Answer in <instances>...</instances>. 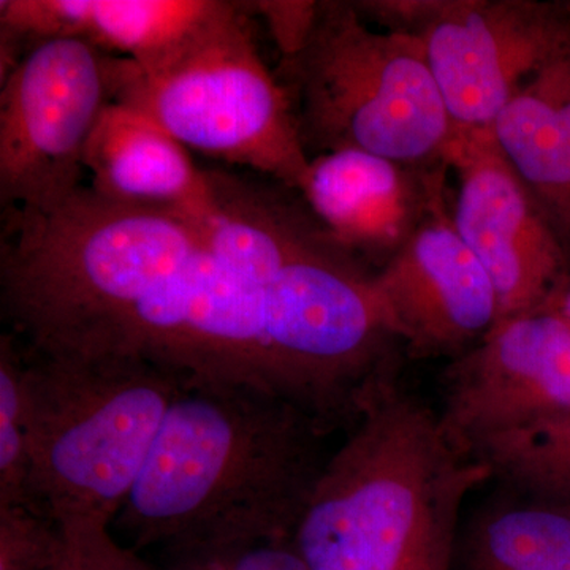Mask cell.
Instances as JSON below:
<instances>
[{
    "label": "cell",
    "mask_w": 570,
    "mask_h": 570,
    "mask_svg": "<svg viewBox=\"0 0 570 570\" xmlns=\"http://www.w3.org/2000/svg\"><path fill=\"white\" fill-rule=\"evenodd\" d=\"M275 288V264L220 249L205 214L116 204L89 186L48 212H2V316L29 351L130 356L186 389L291 403Z\"/></svg>",
    "instance_id": "6da1fadb"
},
{
    "label": "cell",
    "mask_w": 570,
    "mask_h": 570,
    "mask_svg": "<svg viewBox=\"0 0 570 570\" xmlns=\"http://www.w3.org/2000/svg\"><path fill=\"white\" fill-rule=\"evenodd\" d=\"M328 431L302 409L246 389H184L116 527L135 547L292 540L324 468Z\"/></svg>",
    "instance_id": "7a4b0ae2"
},
{
    "label": "cell",
    "mask_w": 570,
    "mask_h": 570,
    "mask_svg": "<svg viewBox=\"0 0 570 570\" xmlns=\"http://www.w3.org/2000/svg\"><path fill=\"white\" fill-rule=\"evenodd\" d=\"M490 478L387 377L325 461L292 543L309 570H452L461 502Z\"/></svg>",
    "instance_id": "3957f363"
},
{
    "label": "cell",
    "mask_w": 570,
    "mask_h": 570,
    "mask_svg": "<svg viewBox=\"0 0 570 570\" xmlns=\"http://www.w3.org/2000/svg\"><path fill=\"white\" fill-rule=\"evenodd\" d=\"M20 347L31 508L61 528L110 527L140 478L168 409L186 387L140 358Z\"/></svg>",
    "instance_id": "277c9868"
},
{
    "label": "cell",
    "mask_w": 570,
    "mask_h": 570,
    "mask_svg": "<svg viewBox=\"0 0 570 570\" xmlns=\"http://www.w3.org/2000/svg\"><path fill=\"white\" fill-rule=\"evenodd\" d=\"M275 73L311 159L362 151L448 164L452 121L422 41L374 31L354 2H317L305 41Z\"/></svg>",
    "instance_id": "5b68a950"
},
{
    "label": "cell",
    "mask_w": 570,
    "mask_h": 570,
    "mask_svg": "<svg viewBox=\"0 0 570 570\" xmlns=\"http://www.w3.org/2000/svg\"><path fill=\"white\" fill-rule=\"evenodd\" d=\"M249 2H230L170 61L142 70L111 56L112 102L194 149L299 190L307 156L287 92L258 52Z\"/></svg>",
    "instance_id": "8992f818"
},
{
    "label": "cell",
    "mask_w": 570,
    "mask_h": 570,
    "mask_svg": "<svg viewBox=\"0 0 570 570\" xmlns=\"http://www.w3.org/2000/svg\"><path fill=\"white\" fill-rule=\"evenodd\" d=\"M111 102L110 55L78 39L32 45L0 81L2 212H48L77 193L86 148Z\"/></svg>",
    "instance_id": "52a82bcc"
},
{
    "label": "cell",
    "mask_w": 570,
    "mask_h": 570,
    "mask_svg": "<svg viewBox=\"0 0 570 570\" xmlns=\"http://www.w3.org/2000/svg\"><path fill=\"white\" fill-rule=\"evenodd\" d=\"M415 37L453 134L487 130L517 92L570 48V14L531 0H430Z\"/></svg>",
    "instance_id": "ba28073f"
},
{
    "label": "cell",
    "mask_w": 570,
    "mask_h": 570,
    "mask_svg": "<svg viewBox=\"0 0 570 570\" xmlns=\"http://www.w3.org/2000/svg\"><path fill=\"white\" fill-rule=\"evenodd\" d=\"M445 433L464 459L570 411V324L553 311L504 318L444 374Z\"/></svg>",
    "instance_id": "9c48e42d"
},
{
    "label": "cell",
    "mask_w": 570,
    "mask_h": 570,
    "mask_svg": "<svg viewBox=\"0 0 570 570\" xmlns=\"http://www.w3.org/2000/svg\"><path fill=\"white\" fill-rule=\"evenodd\" d=\"M448 164L459 176L452 223L489 273L498 322L546 309L569 276L564 242L542 206L490 129L453 134Z\"/></svg>",
    "instance_id": "30bf717a"
},
{
    "label": "cell",
    "mask_w": 570,
    "mask_h": 570,
    "mask_svg": "<svg viewBox=\"0 0 570 570\" xmlns=\"http://www.w3.org/2000/svg\"><path fill=\"white\" fill-rule=\"evenodd\" d=\"M376 287L411 356H459L498 324L494 285L461 239L445 202L377 269Z\"/></svg>",
    "instance_id": "8fae6325"
},
{
    "label": "cell",
    "mask_w": 570,
    "mask_h": 570,
    "mask_svg": "<svg viewBox=\"0 0 570 570\" xmlns=\"http://www.w3.org/2000/svg\"><path fill=\"white\" fill-rule=\"evenodd\" d=\"M448 168L362 151L322 154L311 159L299 195L337 243L377 272L445 202Z\"/></svg>",
    "instance_id": "7c38bea8"
},
{
    "label": "cell",
    "mask_w": 570,
    "mask_h": 570,
    "mask_svg": "<svg viewBox=\"0 0 570 570\" xmlns=\"http://www.w3.org/2000/svg\"><path fill=\"white\" fill-rule=\"evenodd\" d=\"M225 0H2L0 80L32 45L88 41L142 70L170 61L227 10Z\"/></svg>",
    "instance_id": "4fadbf2b"
},
{
    "label": "cell",
    "mask_w": 570,
    "mask_h": 570,
    "mask_svg": "<svg viewBox=\"0 0 570 570\" xmlns=\"http://www.w3.org/2000/svg\"><path fill=\"white\" fill-rule=\"evenodd\" d=\"M91 189L116 204L151 206L202 216L214 206L208 171L189 149L135 108H105L85 154Z\"/></svg>",
    "instance_id": "5bb4252c"
},
{
    "label": "cell",
    "mask_w": 570,
    "mask_h": 570,
    "mask_svg": "<svg viewBox=\"0 0 570 570\" xmlns=\"http://www.w3.org/2000/svg\"><path fill=\"white\" fill-rule=\"evenodd\" d=\"M490 132L562 242L570 239V48L528 80Z\"/></svg>",
    "instance_id": "9a60e30c"
},
{
    "label": "cell",
    "mask_w": 570,
    "mask_h": 570,
    "mask_svg": "<svg viewBox=\"0 0 570 570\" xmlns=\"http://www.w3.org/2000/svg\"><path fill=\"white\" fill-rule=\"evenodd\" d=\"M455 570H570V505L517 494L482 505L456 532Z\"/></svg>",
    "instance_id": "2e32d148"
},
{
    "label": "cell",
    "mask_w": 570,
    "mask_h": 570,
    "mask_svg": "<svg viewBox=\"0 0 570 570\" xmlns=\"http://www.w3.org/2000/svg\"><path fill=\"white\" fill-rule=\"evenodd\" d=\"M472 461L517 494L570 505V411L490 442Z\"/></svg>",
    "instance_id": "e0dca14e"
},
{
    "label": "cell",
    "mask_w": 570,
    "mask_h": 570,
    "mask_svg": "<svg viewBox=\"0 0 570 570\" xmlns=\"http://www.w3.org/2000/svg\"><path fill=\"white\" fill-rule=\"evenodd\" d=\"M31 439L24 360L10 333L0 337V505L31 508Z\"/></svg>",
    "instance_id": "ac0fdd59"
},
{
    "label": "cell",
    "mask_w": 570,
    "mask_h": 570,
    "mask_svg": "<svg viewBox=\"0 0 570 570\" xmlns=\"http://www.w3.org/2000/svg\"><path fill=\"white\" fill-rule=\"evenodd\" d=\"M66 553L62 528L45 513L0 505V570H59Z\"/></svg>",
    "instance_id": "d6986e66"
},
{
    "label": "cell",
    "mask_w": 570,
    "mask_h": 570,
    "mask_svg": "<svg viewBox=\"0 0 570 570\" xmlns=\"http://www.w3.org/2000/svg\"><path fill=\"white\" fill-rule=\"evenodd\" d=\"M167 570H309L292 540L174 551Z\"/></svg>",
    "instance_id": "ffe728a7"
},
{
    "label": "cell",
    "mask_w": 570,
    "mask_h": 570,
    "mask_svg": "<svg viewBox=\"0 0 570 570\" xmlns=\"http://www.w3.org/2000/svg\"><path fill=\"white\" fill-rule=\"evenodd\" d=\"M62 531L66 553L59 570H153L112 539L110 527L75 524Z\"/></svg>",
    "instance_id": "44dd1931"
},
{
    "label": "cell",
    "mask_w": 570,
    "mask_h": 570,
    "mask_svg": "<svg viewBox=\"0 0 570 570\" xmlns=\"http://www.w3.org/2000/svg\"><path fill=\"white\" fill-rule=\"evenodd\" d=\"M254 17L264 18L277 48L281 58L294 55L305 41L314 17H316L317 2H249Z\"/></svg>",
    "instance_id": "7402d4cb"
},
{
    "label": "cell",
    "mask_w": 570,
    "mask_h": 570,
    "mask_svg": "<svg viewBox=\"0 0 570 570\" xmlns=\"http://www.w3.org/2000/svg\"><path fill=\"white\" fill-rule=\"evenodd\" d=\"M546 309L553 311V313H557L558 316H561L570 324V279L564 284V287L558 292L557 296L551 299L550 305L547 306Z\"/></svg>",
    "instance_id": "603a6c76"
}]
</instances>
